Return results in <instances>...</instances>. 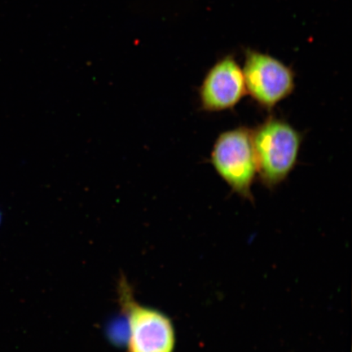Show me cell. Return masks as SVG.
<instances>
[{"mask_svg":"<svg viewBox=\"0 0 352 352\" xmlns=\"http://www.w3.org/2000/svg\"><path fill=\"white\" fill-rule=\"evenodd\" d=\"M252 140L258 178L274 189L297 165L302 135L285 120L270 116L252 130Z\"/></svg>","mask_w":352,"mask_h":352,"instance_id":"1","label":"cell"},{"mask_svg":"<svg viewBox=\"0 0 352 352\" xmlns=\"http://www.w3.org/2000/svg\"><path fill=\"white\" fill-rule=\"evenodd\" d=\"M118 302L124 314L129 338L127 352H174L175 329L164 312L136 300L129 281L118 283Z\"/></svg>","mask_w":352,"mask_h":352,"instance_id":"2","label":"cell"},{"mask_svg":"<svg viewBox=\"0 0 352 352\" xmlns=\"http://www.w3.org/2000/svg\"><path fill=\"white\" fill-rule=\"evenodd\" d=\"M210 161L233 192L254 201L252 189L258 168L252 129L239 126L220 134L214 144Z\"/></svg>","mask_w":352,"mask_h":352,"instance_id":"3","label":"cell"},{"mask_svg":"<svg viewBox=\"0 0 352 352\" xmlns=\"http://www.w3.org/2000/svg\"><path fill=\"white\" fill-rule=\"evenodd\" d=\"M244 74L246 94L261 108L272 110L293 94L296 76L292 68L262 52H245Z\"/></svg>","mask_w":352,"mask_h":352,"instance_id":"4","label":"cell"},{"mask_svg":"<svg viewBox=\"0 0 352 352\" xmlns=\"http://www.w3.org/2000/svg\"><path fill=\"white\" fill-rule=\"evenodd\" d=\"M201 108L214 113L234 109L246 95L243 72L234 57L227 56L211 68L198 89Z\"/></svg>","mask_w":352,"mask_h":352,"instance_id":"5","label":"cell"},{"mask_svg":"<svg viewBox=\"0 0 352 352\" xmlns=\"http://www.w3.org/2000/svg\"><path fill=\"white\" fill-rule=\"evenodd\" d=\"M0 223H1V215H0Z\"/></svg>","mask_w":352,"mask_h":352,"instance_id":"6","label":"cell"}]
</instances>
